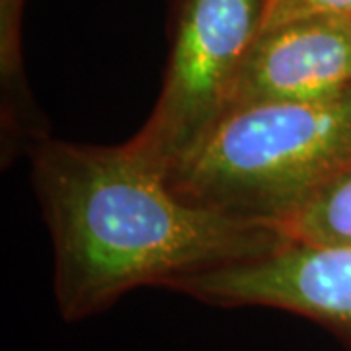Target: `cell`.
<instances>
[{"label": "cell", "mask_w": 351, "mask_h": 351, "mask_svg": "<svg viewBox=\"0 0 351 351\" xmlns=\"http://www.w3.org/2000/svg\"><path fill=\"white\" fill-rule=\"evenodd\" d=\"M27 156L53 244V295L71 324L110 311L137 289L174 291L287 242L271 221L182 199L162 168L127 143L47 137Z\"/></svg>", "instance_id": "obj_1"}, {"label": "cell", "mask_w": 351, "mask_h": 351, "mask_svg": "<svg viewBox=\"0 0 351 351\" xmlns=\"http://www.w3.org/2000/svg\"><path fill=\"white\" fill-rule=\"evenodd\" d=\"M351 170V88L302 104L225 113L168 170L182 199L276 223Z\"/></svg>", "instance_id": "obj_2"}, {"label": "cell", "mask_w": 351, "mask_h": 351, "mask_svg": "<svg viewBox=\"0 0 351 351\" xmlns=\"http://www.w3.org/2000/svg\"><path fill=\"white\" fill-rule=\"evenodd\" d=\"M265 0H180L160 94L127 145L168 170L223 117L240 64L258 38Z\"/></svg>", "instance_id": "obj_3"}, {"label": "cell", "mask_w": 351, "mask_h": 351, "mask_svg": "<svg viewBox=\"0 0 351 351\" xmlns=\"http://www.w3.org/2000/svg\"><path fill=\"white\" fill-rule=\"evenodd\" d=\"M174 293L217 308L297 314L351 351V246L287 240L260 260L191 277Z\"/></svg>", "instance_id": "obj_4"}, {"label": "cell", "mask_w": 351, "mask_h": 351, "mask_svg": "<svg viewBox=\"0 0 351 351\" xmlns=\"http://www.w3.org/2000/svg\"><path fill=\"white\" fill-rule=\"evenodd\" d=\"M348 88L351 16L295 18L260 29L234 76L225 113L256 106L324 100Z\"/></svg>", "instance_id": "obj_5"}, {"label": "cell", "mask_w": 351, "mask_h": 351, "mask_svg": "<svg viewBox=\"0 0 351 351\" xmlns=\"http://www.w3.org/2000/svg\"><path fill=\"white\" fill-rule=\"evenodd\" d=\"M25 0H0V162L10 168L51 137L49 121L29 88L22 51Z\"/></svg>", "instance_id": "obj_6"}, {"label": "cell", "mask_w": 351, "mask_h": 351, "mask_svg": "<svg viewBox=\"0 0 351 351\" xmlns=\"http://www.w3.org/2000/svg\"><path fill=\"white\" fill-rule=\"evenodd\" d=\"M276 225L291 242L351 246V170L316 189Z\"/></svg>", "instance_id": "obj_7"}, {"label": "cell", "mask_w": 351, "mask_h": 351, "mask_svg": "<svg viewBox=\"0 0 351 351\" xmlns=\"http://www.w3.org/2000/svg\"><path fill=\"white\" fill-rule=\"evenodd\" d=\"M322 14L351 16V0H265L262 29L295 18Z\"/></svg>", "instance_id": "obj_8"}]
</instances>
